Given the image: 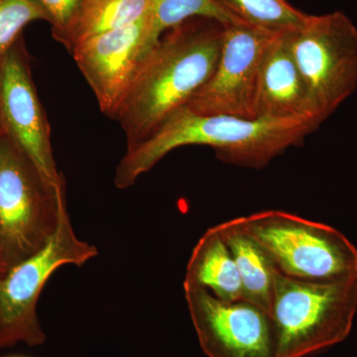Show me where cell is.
<instances>
[{
  "label": "cell",
  "instance_id": "obj_9",
  "mask_svg": "<svg viewBox=\"0 0 357 357\" xmlns=\"http://www.w3.org/2000/svg\"><path fill=\"white\" fill-rule=\"evenodd\" d=\"M199 345L208 357H279L271 314L248 301H222L204 289L184 287Z\"/></svg>",
  "mask_w": 357,
  "mask_h": 357
},
{
  "label": "cell",
  "instance_id": "obj_19",
  "mask_svg": "<svg viewBox=\"0 0 357 357\" xmlns=\"http://www.w3.org/2000/svg\"><path fill=\"white\" fill-rule=\"evenodd\" d=\"M37 1L43 7L45 13L48 16L54 39L59 42L88 0H37Z\"/></svg>",
  "mask_w": 357,
  "mask_h": 357
},
{
  "label": "cell",
  "instance_id": "obj_7",
  "mask_svg": "<svg viewBox=\"0 0 357 357\" xmlns=\"http://www.w3.org/2000/svg\"><path fill=\"white\" fill-rule=\"evenodd\" d=\"M306 84L312 112L323 123L357 89V28L340 11L310 15L286 32Z\"/></svg>",
  "mask_w": 357,
  "mask_h": 357
},
{
  "label": "cell",
  "instance_id": "obj_12",
  "mask_svg": "<svg viewBox=\"0 0 357 357\" xmlns=\"http://www.w3.org/2000/svg\"><path fill=\"white\" fill-rule=\"evenodd\" d=\"M303 117L319 121L312 112L306 84L289 49L286 32L280 33L268 47L263 60L256 119Z\"/></svg>",
  "mask_w": 357,
  "mask_h": 357
},
{
  "label": "cell",
  "instance_id": "obj_11",
  "mask_svg": "<svg viewBox=\"0 0 357 357\" xmlns=\"http://www.w3.org/2000/svg\"><path fill=\"white\" fill-rule=\"evenodd\" d=\"M150 35L151 13L133 24L84 40L70 51L102 114L112 119L151 51Z\"/></svg>",
  "mask_w": 357,
  "mask_h": 357
},
{
  "label": "cell",
  "instance_id": "obj_17",
  "mask_svg": "<svg viewBox=\"0 0 357 357\" xmlns=\"http://www.w3.org/2000/svg\"><path fill=\"white\" fill-rule=\"evenodd\" d=\"M192 18H206L222 25L241 22L217 0H153L151 10V50L164 33Z\"/></svg>",
  "mask_w": 357,
  "mask_h": 357
},
{
  "label": "cell",
  "instance_id": "obj_18",
  "mask_svg": "<svg viewBox=\"0 0 357 357\" xmlns=\"http://www.w3.org/2000/svg\"><path fill=\"white\" fill-rule=\"evenodd\" d=\"M36 20L49 22L37 0H0V62L15 45L25 26Z\"/></svg>",
  "mask_w": 357,
  "mask_h": 357
},
{
  "label": "cell",
  "instance_id": "obj_22",
  "mask_svg": "<svg viewBox=\"0 0 357 357\" xmlns=\"http://www.w3.org/2000/svg\"><path fill=\"white\" fill-rule=\"evenodd\" d=\"M0 130H1V129H0Z\"/></svg>",
  "mask_w": 357,
  "mask_h": 357
},
{
  "label": "cell",
  "instance_id": "obj_16",
  "mask_svg": "<svg viewBox=\"0 0 357 357\" xmlns=\"http://www.w3.org/2000/svg\"><path fill=\"white\" fill-rule=\"evenodd\" d=\"M236 20L273 33L293 31L304 25L309 14L287 0H217Z\"/></svg>",
  "mask_w": 357,
  "mask_h": 357
},
{
  "label": "cell",
  "instance_id": "obj_3",
  "mask_svg": "<svg viewBox=\"0 0 357 357\" xmlns=\"http://www.w3.org/2000/svg\"><path fill=\"white\" fill-rule=\"evenodd\" d=\"M357 312V276L309 282L277 271L271 314L279 357H306L344 342Z\"/></svg>",
  "mask_w": 357,
  "mask_h": 357
},
{
  "label": "cell",
  "instance_id": "obj_2",
  "mask_svg": "<svg viewBox=\"0 0 357 357\" xmlns=\"http://www.w3.org/2000/svg\"><path fill=\"white\" fill-rule=\"evenodd\" d=\"M321 126L312 119H246L231 115H201L183 107L152 135L128 147L115 172L114 185L128 189L177 148L204 145L232 165L260 169L297 146Z\"/></svg>",
  "mask_w": 357,
  "mask_h": 357
},
{
  "label": "cell",
  "instance_id": "obj_21",
  "mask_svg": "<svg viewBox=\"0 0 357 357\" xmlns=\"http://www.w3.org/2000/svg\"><path fill=\"white\" fill-rule=\"evenodd\" d=\"M6 357H27V356H6Z\"/></svg>",
  "mask_w": 357,
  "mask_h": 357
},
{
  "label": "cell",
  "instance_id": "obj_14",
  "mask_svg": "<svg viewBox=\"0 0 357 357\" xmlns=\"http://www.w3.org/2000/svg\"><path fill=\"white\" fill-rule=\"evenodd\" d=\"M217 227L238 268L243 284V299L270 314L277 270L269 256L243 229L237 218L220 223Z\"/></svg>",
  "mask_w": 357,
  "mask_h": 357
},
{
  "label": "cell",
  "instance_id": "obj_6",
  "mask_svg": "<svg viewBox=\"0 0 357 357\" xmlns=\"http://www.w3.org/2000/svg\"><path fill=\"white\" fill-rule=\"evenodd\" d=\"M96 246L75 234L62 206L57 229L38 252L14 265L0 280V349L23 342L37 347L46 342L37 314V304L47 282L65 265L82 266L98 256Z\"/></svg>",
  "mask_w": 357,
  "mask_h": 357
},
{
  "label": "cell",
  "instance_id": "obj_5",
  "mask_svg": "<svg viewBox=\"0 0 357 357\" xmlns=\"http://www.w3.org/2000/svg\"><path fill=\"white\" fill-rule=\"evenodd\" d=\"M65 204L66 191L45 184L0 130V258L9 269L48 243Z\"/></svg>",
  "mask_w": 357,
  "mask_h": 357
},
{
  "label": "cell",
  "instance_id": "obj_4",
  "mask_svg": "<svg viewBox=\"0 0 357 357\" xmlns=\"http://www.w3.org/2000/svg\"><path fill=\"white\" fill-rule=\"evenodd\" d=\"M264 249L277 271L309 282L357 276V248L340 230L282 211L237 218Z\"/></svg>",
  "mask_w": 357,
  "mask_h": 357
},
{
  "label": "cell",
  "instance_id": "obj_20",
  "mask_svg": "<svg viewBox=\"0 0 357 357\" xmlns=\"http://www.w3.org/2000/svg\"><path fill=\"white\" fill-rule=\"evenodd\" d=\"M9 271V268L7 267L6 263L2 261L1 258H0V280L6 276L7 272Z\"/></svg>",
  "mask_w": 357,
  "mask_h": 357
},
{
  "label": "cell",
  "instance_id": "obj_10",
  "mask_svg": "<svg viewBox=\"0 0 357 357\" xmlns=\"http://www.w3.org/2000/svg\"><path fill=\"white\" fill-rule=\"evenodd\" d=\"M0 128L45 184L54 191H66L54 158L48 119L29 65L16 45L0 62Z\"/></svg>",
  "mask_w": 357,
  "mask_h": 357
},
{
  "label": "cell",
  "instance_id": "obj_8",
  "mask_svg": "<svg viewBox=\"0 0 357 357\" xmlns=\"http://www.w3.org/2000/svg\"><path fill=\"white\" fill-rule=\"evenodd\" d=\"M278 34L243 22L223 25L217 67L185 107L197 114L255 119L263 60Z\"/></svg>",
  "mask_w": 357,
  "mask_h": 357
},
{
  "label": "cell",
  "instance_id": "obj_1",
  "mask_svg": "<svg viewBox=\"0 0 357 357\" xmlns=\"http://www.w3.org/2000/svg\"><path fill=\"white\" fill-rule=\"evenodd\" d=\"M223 25L192 18L164 33L143 59L112 119L134 146L183 109L217 67Z\"/></svg>",
  "mask_w": 357,
  "mask_h": 357
},
{
  "label": "cell",
  "instance_id": "obj_13",
  "mask_svg": "<svg viewBox=\"0 0 357 357\" xmlns=\"http://www.w3.org/2000/svg\"><path fill=\"white\" fill-rule=\"evenodd\" d=\"M185 270L184 287L204 289L229 302L243 299L238 268L217 225L199 239Z\"/></svg>",
  "mask_w": 357,
  "mask_h": 357
},
{
  "label": "cell",
  "instance_id": "obj_15",
  "mask_svg": "<svg viewBox=\"0 0 357 357\" xmlns=\"http://www.w3.org/2000/svg\"><path fill=\"white\" fill-rule=\"evenodd\" d=\"M153 0H88L59 40L70 52L84 40L133 24L151 13Z\"/></svg>",
  "mask_w": 357,
  "mask_h": 357
}]
</instances>
